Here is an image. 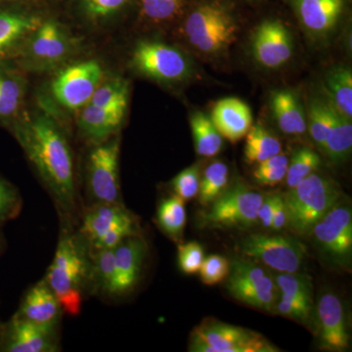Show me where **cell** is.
I'll use <instances>...</instances> for the list:
<instances>
[{
	"mask_svg": "<svg viewBox=\"0 0 352 352\" xmlns=\"http://www.w3.org/2000/svg\"><path fill=\"white\" fill-rule=\"evenodd\" d=\"M14 135L50 192L63 226L71 228L78 198L73 152L64 132L50 117L38 115L15 124Z\"/></svg>",
	"mask_w": 352,
	"mask_h": 352,
	"instance_id": "6da1fadb",
	"label": "cell"
},
{
	"mask_svg": "<svg viewBox=\"0 0 352 352\" xmlns=\"http://www.w3.org/2000/svg\"><path fill=\"white\" fill-rule=\"evenodd\" d=\"M91 256L78 233L62 228L56 252L44 280L54 292L64 314L76 316L82 310L83 298L91 286Z\"/></svg>",
	"mask_w": 352,
	"mask_h": 352,
	"instance_id": "7a4b0ae2",
	"label": "cell"
},
{
	"mask_svg": "<svg viewBox=\"0 0 352 352\" xmlns=\"http://www.w3.org/2000/svg\"><path fill=\"white\" fill-rule=\"evenodd\" d=\"M288 224L300 235L312 228L340 201V190L328 178L312 173L284 196Z\"/></svg>",
	"mask_w": 352,
	"mask_h": 352,
	"instance_id": "3957f363",
	"label": "cell"
},
{
	"mask_svg": "<svg viewBox=\"0 0 352 352\" xmlns=\"http://www.w3.org/2000/svg\"><path fill=\"white\" fill-rule=\"evenodd\" d=\"M76 233L92 254L139 235L138 223L122 204H95L85 208Z\"/></svg>",
	"mask_w": 352,
	"mask_h": 352,
	"instance_id": "277c9868",
	"label": "cell"
},
{
	"mask_svg": "<svg viewBox=\"0 0 352 352\" xmlns=\"http://www.w3.org/2000/svg\"><path fill=\"white\" fill-rule=\"evenodd\" d=\"M237 25L226 9L217 4H203L192 11L184 25L189 43L201 52L217 54L235 41Z\"/></svg>",
	"mask_w": 352,
	"mask_h": 352,
	"instance_id": "5b68a950",
	"label": "cell"
},
{
	"mask_svg": "<svg viewBox=\"0 0 352 352\" xmlns=\"http://www.w3.org/2000/svg\"><path fill=\"white\" fill-rule=\"evenodd\" d=\"M119 138L108 139L89 152L85 186L89 205L122 204L120 185Z\"/></svg>",
	"mask_w": 352,
	"mask_h": 352,
	"instance_id": "8992f818",
	"label": "cell"
},
{
	"mask_svg": "<svg viewBox=\"0 0 352 352\" xmlns=\"http://www.w3.org/2000/svg\"><path fill=\"white\" fill-rule=\"evenodd\" d=\"M226 279V288L235 300L266 311L275 309L276 283L261 266L245 259H234Z\"/></svg>",
	"mask_w": 352,
	"mask_h": 352,
	"instance_id": "52a82bcc",
	"label": "cell"
},
{
	"mask_svg": "<svg viewBox=\"0 0 352 352\" xmlns=\"http://www.w3.org/2000/svg\"><path fill=\"white\" fill-rule=\"evenodd\" d=\"M238 250L280 273L298 272L307 258L305 245L285 236L252 234L241 241Z\"/></svg>",
	"mask_w": 352,
	"mask_h": 352,
	"instance_id": "ba28073f",
	"label": "cell"
},
{
	"mask_svg": "<svg viewBox=\"0 0 352 352\" xmlns=\"http://www.w3.org/2000/svg\"><path fill=\"white\" fill-rule=\"evenodd\" d=\"M190 351L200 352H272L258 333L217 321H206L193 332Z\"/></svg>",
	"mask_w": 352,
	"mask_h": 352,
	"instance_id": "9c48e42d",
	"label": "cell"
},
{
	"mask_svg": "<svg viewBox=\"0 0 352 352\" xmlns=\"http://www.w3.org/2000/svg\"><path fill=\"white\" fill-rule=\"evenodd\" d=\"M263 199L258 191L238 182L210 204V210L201 214V219L207 226L245 228L258 221Z\"/></svg>",
	"mask_w": 352,
	"mask_h": 352,
	"instance_id": "30bf717a",
	"label": "cell"
},
{
	"mask_svg": "<svg viewBox=\"0 0 352 352\" xmlns=\"http://www.w3.org/2000/svg\"><path fill=\"white\" fill-rule=\"evenodd\" d=\"M132 64L146 76L163 82H182L191 68L179 50L157 41H141L134 48Z\"/></svg>",
	"mask_w": 352,
	"mask_h": 352,
	"instance_id": "8fae6325",
	"label": "cell"
},
{
	"mask_svg": "<svg viewBox=\"0 0 352 352\" xmlns=\"http://www.w3.org/2000/svg\"><path fill=\"white\" fill-rule=\"evenodd\" d=\"M103 69L95 60L80 62L60 72L52 82L56 100L71 110L85 107L101 85Z\"/></svg>",
	"mask_w": 352,
	"mask_h": 352,
	"instance_id": "7c38bea8",
	"label": "cell"
},
{
	"mask_svg": "<svg viewBox=\"0 0 352 352\" xmlns=\"http://www.w3.org/2000/svg\"><path fill=\"white\" fill-rule=\"evenodd\" d=\"M59 326L39 325L14 314L0 327V351L56 352L60 351Z\"/></svg>",
	"mask_w": 352,
	"mask_h": 352,
	"instance_id": "4fadbf2b",
	"label": "cell"
},
{
	"mask_svg": "<svg viewBox=\"0 0 352 352\" xmlns=\"http://www.w3.org/2000/svg\"><path fill=\"white\" fill-rule=\"evenodd\" d=\"M147 251L145 241L139 235L131 236L113 248V275L105 296H122L135 288Z\"/></svg>",
	"mask_w": 352,
	"mask_h": 352,
	"instance_id": "5bb4252c",
	"label": "cell"
},
{
	"mask_svg": "<svg viewBox=\"0 0 352 352\" xmlns=\"http://www.w3.org/2000/svg\"><path fill=\"white\" fill-rule=\"evenodd\" d=\"M315 241L322 251L342 263L347 261L352 252V214L349 207H333L312 228Z\"/></svg>",
	"mask_w": 352,
	"mask_h": 352,
	"instance_id": "9a60e30c",
	"label": "cell"
},
{
	"mask_svg": "<svg viewBox=\"0 0 352 352\" xmlns=\"http://www.w3.org/2000/svg\"><path fill=\"white\" fill-rule=\"evenodd\" d=\"M252 50L256 61L264 68H281L293 56V38L279 21H265L252 36Z\"/></svg>",
	"mask_w": 352,
	"mask_h": 352,
	"instance_id": "2e32d148",
	"label": "cell"
},
{
	"mask_svg": "<svg viewBox=\"0 0 352 352\" xmlns=\"http://www.w3.org/2000/svg\"><path fill=\"white\" fill-rule=\"evenodd\" d=\"M63 314L61 303L44 278L25 292L16 311L27 320L45 326H59Z\"/></svg>",
	"mask_w": 352,
	"mask_h": 352,
	"instance_id": "e0dca14e",
	"label": "cell"
},
{
	"mask_svg": "<svg viewBox=\"0 0 352 352\" xmlns=\"http://www.w3.org/2000/svg\"><path fill=\"white\" fill-rule=\"evenodd\" d=\"M320 346L331 351H346L349 346L344 307L333 294H324L318 305Z\"/></svg>",
	"mask_w": 352,
	"mask_h": 352,
	"instance_id": "ac0fdd59",
	"label": "cell"
},
{
	"mask_svg": "<svg viewBox=\"0 0 352 352\" xmlns=\"http://www.w3.org/2000/svg\"><path fill=\"white\" fill-rule=\"evenodd\" d=\"M300 24L315 38H324L335 29L344 11V0H296Z\"/></svg>",
	"mask_w": 352,
	"mask_h": 352,
	"instance_id": "d6986e66",
	"label": "cell"
},
{
	"mask_svg": "<svg viewBox=\"0 0 352 352\" xmlns=\"http://www.w3.org/2000/svg\"><path fill=\"white\" fill-rule=\"evenodd\" d=\"M210 119L222 138L233 143L245 138L252 126L251 108L244 101L233 97L217 102Z\"/></svg>",
	"mask_w": 352,
	"mask_h": 352,
	"instance_id": "ffe728a7",
	"label": "cell"
},
{
	"mask_svg": "<svg viewBox=\"0 0 352 352\" xmlns=\"http://www.w3.org/2000/svg\"><path fill=\"white\" fill-rule=\"evenodd\" d=\"M71 50V41L61 25L53 21L38 25L29 45L32 58L43 64H55L63 60Z\"/></svg>",
	"mask_w": 352,
	"mask_h": 352,
	"instance_id": "44dd1931",
	"label": "cell"
},
{
	"mask_svg": "<svg viewBox=\"0 0 352 352\" xmlns=\"http://www.w3.org/2000/svg\"><path fill=\"white\" fill-rule=\"evenodd\" d=\"M126 113L88 103L78 118V127L88 140L99 144L119 131Z\"/></svg>",
	"mask_w": 352,
	"mask_h": 352,
	"instance_id": "7402d4cb",
	"label": "cell"
},
{
	"mask_svg": "<svg viewBox=\"0 0 352 352\" xmlns=\"http://www.w3.org/2000/svg\"><path fill=\"white\" fill-rule=\"evenodd\" d=\"M271 111L277 126L289 135H302L307 129V118L295 92L277 90L271 95Z\"/></svg>",
	"mask_w": 352,
	"mask_h": 352,
	"instance_id": "603a6c76",
	"label": "cell"
},
{
	"mask_svg": "<svg viewBox=\"0 0 352 352\" xmlns=\"http://www.w3.org/2000/svg\"><path fill=\"white\" fill-rule=\"evenodd\" d=\"M325 98L344 117L352 118V73L346 66L333 67L324 76Z\"/></svg>",
	"mask_w": 352,
	"mask_h": 352,
	"instance_id": "cb8c5ba5",
	"label": "cell"
},
{
	"mask_svg": "<svg viewBox=\"0 0 352 352\" xmlns=\"http://www.w3.org/2000/svg\"><path fill=\"white\" fill-rule=\"evenodd\" d=\"M38 20L12 11H0V58L38 29Z\"/></svg>",
	"mask_w": 352,
	"mask_h": 352,
	"instance_id": "d4e9b609",
	"label": "cell"
},
{
	"mask_svg": "<svg viewBox=\"0 0 352 352\" xmlns=\"http://www.w3.org/2000/svg\"><path fill=\"white\" fill-rule=\"evenodd\" d=\"M197 154L201 157H214L221 151L223 139L212 119L206 113H194L190 119Z\"/></svg>",
	"mask_w": 352,
	"mask_h": 352,
	"instance_id": "484cf974",
	"label": "cell"
},
{
	"mask_svg": "<svg viewBox=\"0 0 352 352\" xmlns=\"http://www.w3.org/2000/svg\"><path fill=\"white\" fill-rule=\"evenodd\" d=\"M281 151V143L265 127L259 124L252 126L245 146V157L249 163H263Z\"/></svg>",
	"mask_w": 352,
	"mask_h": 352,
	"instance_id": "4316f807",
	"label": "cell"
},
{
	"mask_svg": "<svg viewBox=\"0 0 352 352\" xmlns=\"http://www.w3.org/2000/svg\"><path fill=\"white\" fill-rule=\"evenodd\" d=\"M24 82L9 69L0 68V120L18 115L24 100Z\"/></svg>",
	"mask_w": 352,
	"mask_h": 352,
	"instance_id": "83f0119b",
	"label": "cell"
},
{
	"mask_svg": "<svg viewBox=\"0 0 352 352\" xmlns=\"http://www.w3.org/2000/svg\"><path fill=\"white\" fill-rule=\"evenodd\" d=\"M351 120L336 110L335 122L322 151L333 163H342L351 155Z\"/></svg>",
	"mask_w": 352,
	"mask_h": 352,
	"instance_id": "f1b7e54d",
	"label": "cell"
},
{
	"mask_svg": "<svg viewBox=\"0 0 352 352\" xmlns=\"http://www.w3.org/2000/svg\"><path fill=\"white\" fill-rule=\"evenodd\" d=\"M186 208L184 201L173 195L164 199L157 210V222L168 237L179 239L186 224Z\"/></svg>",
	"mask_w": 352,
	"mask_h": 352,
	"instance_id": "f546056e",
	"label": "cell"
},
{
	"mask_svg": "<svg viewBox=\"0 0 352 352\" xmlns=\"http://www.w3.org/2000/svg\"><path fill=\"white\" fill-rule=\"evenodd\" d=\"M335 116V108L325 97H317L310 103L308 122L310 135L321 150H323L329 133L332 129Z\"/></svg>",
	"mask_w": 352,
	"mask_h": 352,
	"instance_id": "4dcf8cb0",
	"label": "cell"
},
{
	"mask_svg": "<svg viewBox=\"0 0 352 352\" xmlns=\"http://www.w3.org/2000/svg\"><path fill=\"white\" fill-rule=\"evenodd\" d=\"M228 182V166L222 162L210 164L201 178L199 201L204 206H210L214 203L226 191Z\"/></svg>",
	"mask_w": 352,
	"mask_h": 352,
	"instance_id": "1f68e13d",
	"label": "cell"
},
{
	"mask_svg": "<svg viewBox=\"0 0 352 352\" xmlns=\"http://www.w3.org/2000/svg\"><path fill=\"white\" fill-rule=\"evenodd\" d=\"M89 103L99 107L126 113L129 103L127 83L124 80H115L105 85H99Z\"/></svg>",
	"mask_w": 352,
	"mask_h": 352,
	"instance_id": "d6a6232c",
	"label": "cell"
},
{
	"mask_svg": "<svg viewBox=\"0 0 352 352\" xmlns=\"http://www.w3.org/2000/svg\"><path fill=\"white\" fill-rule=\"evenodd\" d=\"M321 160L316 152L309 148H300L289 161L286 179L289 188H293L298 183L315 173L320 166Z\"/></svg>",
	"mask_w": 352,
	"mask_h": 352,
	"instance_id": "836d02e7",
	"label": "cell"
},
{
	"mask_svg": "<svg viewBox=\"0 0 352 352\" xmlns=\"http://www.w3.org/2000/svg\"><path fill=\"white\" fill-rule=\"evenodd\" d=\"M278 291L295 300L312 303V286L309 278L296 273H280L275 278Z\"/></svg>",
	"mask_w": 352,
	"mask_h": 352,
	"instance_id": "e575fe53",
	"label": "cell"
},
{
	"mask_svg": "<svg viewBox=\"0 0 352 352\" xmlns=\"http://www.w3.org/2000/svg\"><path fill=\"white\" fill-rule=\"evenodd\" d=\"M288 157L277 154L258 164L254 171V178L261 185H275L286 178L289 166Z\"/></svg>",
	"mask_w": 352,
	"mask_h": 352,
	"instance_id": "d590c367",
	"label": "cell"
},
{
	"mask_svg": "<svg viewBox=\"0 0 352 352\" xmlns=\"http://www.w3.org/2000/svg\"><path fill=\"white\" fill-rule=\"evenodd\" d=\"M23 200L18 189L0 176V226L20 214Z\"/></svg>",
	"mask_w": 352,
	"mask_h": 352,
	"instance_id": "8d00e7d4",
	"label": "cell"
},
{
	"mask_svg": "<svg viewBox=\"0 0 352 352\" xmlns=\"http://www.w3.org/2000/svg\"><path fill=\"white\" fill-rule=\"evenodd\" d=\"M201 175L198 164L185 168L171 180L170 187L173 195L179 197L183 201L190 200L198 196L200 189Z\"/></svg>",
	"mask_w": 352,
	"mask_h": 352,
	"instance_id": "74e56055",
	"label": "cell"
},
{
	"mask_svg": "<svg viewBox=\"0 0 352 352\" xmlns=\"http://www.w3.org/2000/svg\"><path fill=\"white\" fill-rule=\"evenodd\" d=\"M229 271H230V261L228 259L219 254H212L204 259L199 272L204 284L214 286L224 281L228 276Z\"/></svg>",
	"mask_w": 352,
	"mask_h": 352,
	"instance_id": "f35d334b",
	"label": "cell"
},
{
	"mask_svg": "<svg viewBox=\"0 0 352 352\" xmlns=\"http://www.w3.org/2000/svg\"><path fill=\"white\" fill-rule=\"evenodd\" d=\"M142 11L153 21L173 19L182 10L184 0H142Z\"/></svg>",
	"mask_w": 352,
	"mask_h": 352,
	"instance_id": "ab89813d",
	"label": "cell"
},
{
	"mask_svg": "<svg viewBox=\"0 0 352 352\" xmlns=\"http://www.w3.org/2000/svg\"><path fill=\"white\" fill-rule=\"evenodd\" d=\"M205 259L203 247L199 243L189 242L178 245V264L186 274H195Z\"/></svg>",
	"mask_w": 352,
	"mask_h": 352,
	"instance_id": "60d3db41",
	"label": "cell"
},
{
	"mask_svg": "<svg viewBox=\"0 0 352 352\" xmlns=\"http://www.w3.org/2000/svg\"><path fill=\"white\" fill-rule=\"evenodd\" d=\"M275 307L278 314H281L282 316L296 319V320L308 321L311 316L312 303L295 300L291 296L282 295V294Z\"/></svg>",
	"mask_w": 352,
	"mask_h": 352,
	"instance_id": "b9f144b4",
	"label": "cell"
},
{
	"mask_svg": "<svg viewBox=\"0 0 352 352\" xmlns=\"http://www.w3.org/2000/svg\"><path fill=\"white\" fill-rule=\"evenodd\" d=\"M127 0H82L85 13L94 19L110 17L124 7Z\"/></svg>",
	"mask_w": 352,
	"mask_h": 352,
	"instance_id": "7bdbcfd3",
	"label": "cell"
},
{
	"mask_svg": "<svg viewBox=\"0 0 352 352\" xmlns=\"http://www.w3.org/2000/svg\"><path fill=\"white\" fill-rule=\"evenodd\" d=\"M277 194L264 196L263 203L258 208V220L265 228H270L272 222L273 212L276 204Z\"/></svg>",
	"mask_w": 352,
	"mask_h": 352,
	"instance_id": "ee69618b",
	"label": "cell"
},
{
	"mask_svg": "<svg viewBox=\"0 0 352 352\" xmlns=\"http://www.w3.org/2000/svg\"><path fill=\"white\" fill-rule=\"evenodd\" d=\"M288 224V215H287L286 205H285L284 196L277 194L276 204H275L274 212H273L271 229L280 231Z\"/></svg>",
	"mask_w": 352,
	"mask_h": 352,
	"instance_id": "f6af8a7d",
	"label": "cell"
},
{
	"mask_svg": "<svg viewBox=\"0 0 352 352\" xmlns=\"http://www.w3.org/2000/svg\"><path fill=\"white\" fill-rule=\"evenodd\" d=\"M3 247H4L3 236H2L1 232H0V254H1L2 250H3Z\"/></svg>",
	"mask_w": 352,
	"mask_h": 352,
	"instance_id": "bcb514c9",
	"label": "cell"
},
{
	"mask_svg": "<svg viewBox=\"0 0 352 352\" xmlns=\"http://www.w3.org/2000/svg\"><path fill=\"white\" fill-rule=\"evenodd\" d=\"M0 327H1V323H0Z\"/></svg>",
	"mask_w": 352,
	"mask_h": 352,
	"instance_id": "7dc6e473",
	"label": "cell"
}]
</instances>
